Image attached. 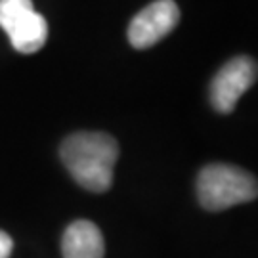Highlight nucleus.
<instances>
[{
	"instance_id": "f257e3e1",
	"label": "nucleus",
	"mask_w": 258,
	"mask_h": 258,
	"mask_svg": "<svg viewBox=\"0 0 258 258\" xmlns=\"http://www.w3.org/2000/svg\"><path fill=\"white\" fill-rule=\"evenodd\" d=\"M59 155L73 180L94 194L107 191L113 184V168L119 146L105 132H77L63 140Z\"/></svg>"
},
{
	"instance_id": "f03ea898",
	"label": "nucleus",
	"mask_w": 258,
	"mask_h": 258,
	"mask_svg": "<svg viewBox=\"0 0 258 258\" xmlns=\"http://www.w3.org/2000/svg\"><path fill=\"white\" fill-rule=\"evenodd\" d=\"M256 178L237 166L220 163L209 165L197 178V197L207 211H226L230 207L256 199Z\"/></svg>"
},
{
	"instance_id": "7ed1b4c3",
	"label": "nucleus",
	"mask_w": 258,
	"mask_h": 258,
	"mask_svg": "<svg viewBox=\"0 0 258 258\" xmlns=\"http://www.w3.org/2000/svg\"><path fill=\"white\" fill-rule=\"evenodd\" d=\"M0 27L19 54H35L46 44L48 23L31 0H0Z\"/></svg>"
},
{
	"instance_id": "20e7f679",
	"label": "nucleus",
	"mask_w": 258,
	"mask_h": 258,
	"mask_svg": "<svg viewBox=\"0 0 258 258\" xmlns=\"http://www.w3.org/2000/svg\"><path fill=\"white\" fill-rule=\"evenodd\" d=\"M254 81H256V63L250 57L239 55L230 59L214 75L209 86L212 107L220 113L233 111L239 98L254 84Z\"/></svg>"
},
{
	"instance_id": "39448f33",
	"label": "nucleus",
	"mask_w": 258,
	"mask_h": 258,
	"mask_svg": "<svg viewBox=\"0 0 258 258\" xmlns=\"http://www.w3.org/2000/svg\"><path fill=\"white\" fill-rule=\"evenodd\" d=\"M180 21V10L174 0H155L138 12L130 21L128 40L136 50L157 44L172 31Z\"/></svg>"
},
{
	"instance_id": "423d86ee",
	"label": "nucleus",
	"mask_w": 258,
	"mask_h": 258,
	"mask_svg": "<svg viewBox=\"0 0 258 258\" xmlns=\"http://www.w3.org/2000/svg\"><path fill=\"white\" fill-rule=\"evenodd\" d=\"M63 258H103L105 245L100 228L90 220L73 222L61 239Z\"/></svg>"
},
{
	"instance_id": "0eeeda50",
	"label": "nucleus",
	"mask_w": 258,
	"mask_h": 258,
	"mask_svg": "<svg viewBox=\"0 0 258 258\" xmlns=\"http://www.w3.org/2000/svg\"><path fill=\"white\" fill-rule=\"evenodd\" d=\"M14 250V241L6 231L0 230V258H10Z\"/></svg>"
}]
</instances>
